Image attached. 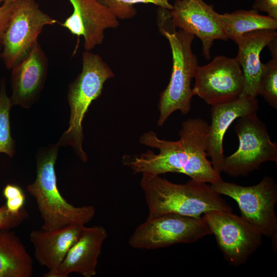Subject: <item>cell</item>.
Returning a JSON list of instances; mask_svg holds the SVG:
<instances>
[{
  "mask_svg": "<svg viewBox=\"0 0 277 277\" xmlns=\"http://www.w3.org/2000/svg\"><path fill=\"white\" fill-rule=\"evenodd\" d=\"M209 125L201 118H189L182 124L180 139L169 141L159 138L152 131L140 137L141 144L160 150H151L139 155L125 154L123 164L134 173L158 175L168 172L183 173L191 179L206 183L211 165L207 159V137Z\"/></svg>",
  "mask_w": 277,
  "mask_h": 277,
  "instance_id": "6da1fadb",
  "label": "cell"
},
{
  "mask_svg": "<svg viewBox=\"0 0 277 277\" xmlns=\"http://www.w3.org/2000/svg\"><path fill=\"white\" fill-rule=\"evenodd\" d=\"M140 185L148 217L169 213L199 217L212 210L233 211L230 205L206 183L191 179L178 184L158 175L143 173Z\"/></svg>",
  "mask_w": 277,
  "mask_h": 277,
  "instance_id": "7a4b0ae2",
  "label": "cell"
},
{
  "mask_svg": "<svg viewBox=\"0 0 277 277\" xmlns=\"http://www.w3.org/2000/svg\"><path fill=\"white\" fill-rule=\"evenodd\" d=\"M157 24L169 43L173 62L169 83L160 95L157 125L161 127L174 111L179 110L184 115L190 111L193 96L191 81L198 65L191 48L195 36L180 29L176 31L170 10L159 8Z\"/></svg>",
  "mask_w": 277,
  "mask_h": 277,
  "instance_id": "3957f363",
  "label": "cell"
},
{
  "mask_svg": "<svg viewBox=\"0 0 277 277\" xmlns=\"http://www.w3.org/2000/svg\"><path fill=\"white\" fill-rule=\"evenodd\" d=\"M59 147L56 143L37 151L36 178L27 187L28 192L35 200L43 221L42 229L46 230L73 224L85 225L95 214L93 206L75 207L69 203L61 194L55 170Z\"/></svg>",
  "mask_w": 277,
  "mask_h": 277,
  "instance_id": "277c9868",
  "label": "cell"
},
{
  "mask_svg": "<svg viewBox=\"0 0 277 277\" xmlns=\"http://www.w3.org/2000/svg\"><path fill=\"white\" fill-rule=\"evenodd\" d=\"M113 77V71L100 55L85 51L82 54V71L68 86L69 127L57 144L60 147L71 146L84 163L88 157L82 148L83 121L92 102L102 94L105 83Z\"/></svg>",
  "mask_w": 277,
  "mask_h": 277,
  "instance_id": "5b68a950",
  "label": "cell"
},
{
  "mask_svg": "<svg viewBox=\"0 0 277 277\" xmlns=\"http://www.w3.org/2000/svg\"><path fill=\"white\" fill-rule=\"evenodd\" d=\"M220 195L228 196L238 204L241 216L271 241L277 250V185L275 180L265 176L257 184L243 186L223 180L210 184Z\"/></svg>",
  "mask_w": 277,
  "mask_h": 277,
  "instance_id": "8992f818",
  "label": "cell"
},
{
  "mask_svg": "<svg viewBox=\"0 0 277 277\" xmlns=\"http://www.w3.org/2000/svg\"><path fill=\"white\" fill-rule=\"evenodd\" d=\"M210 234L211 232L203 216L195 217L169 213L148 217L135 229L128 244L133 248L156 249L193 243Z\"/></svg>",
  "mask_w": 277,
  "mask_h": 277,
  "instance_id": "52a82bcc",
  "label": "cell"
},
{
  "mask_svg": "<svg viewBox=\"0 0 277 277\" xmlns=\"http://www.w3.org/2000/svg\"><path fill=\"white\" fill-rule=\"evenodd\" d=\"M234 130L239 145L235 152L225 157L223 172L232 177L246 176L264 162H277V144L271 141L256 113L239 117Z\"/></svg>",
  "mask_w": 277,
  "mask_h": 277,
  "instance_id": "ba28073f",
  "label": "cell"
},
{
  "mask_svg": "<svg viewBox=\"0 0 277 277\" xmlns=\"http://www.w3.org/2000/svg\"><path fill=\"white\" fill-rule=\"evenodd\" d=\"M57 23L35 0L16 2L2 43L1 60L5 67L11 70L38 42L45 26Z\"/></svg>",
  "mask_w": 277,
  "mask_h": 277,
  "instance_id": "9c48e42d",
  "label": "cell"
},
{
  "mask_svg": "<svg viewBox=\"0 0 277 277\" xmlns=\"http://www.w3.org/2000/svg\"><path fill=\"white\" fill-rule=\"evenodd\" d=\"M202 216L225 260L231 266L245 264L262 244L261 232L232 212L212 210Z\"/></svg>",
  "mask_w": 277,
  "mask_h": 277,
  "instance_id": "30bf717a",
  "label": "cell"
},
{
  "mask_svg": "<svg viewBox=\"0 0 277 277\" xmlns=\"http://www.w3.org/2000/svg\"><path fill=\"white\" fill-rule=\"evenodd\" d=\"M194 78L193 96L211 106L238 98L244 88L243 72L236 58L217 56L209 64L197 66Z\"/></svg>",
  "mask_w": 277,
  "mask_h": 277,
  "instance_id": "8fae6325",
  "label": "cell"
},
{
  "mask_svg": "<svg viewBox=\"0 0 277 277\" xmlns=\"http://www.w3.org/2000/svg\"><path fill=\"white\" fill-rule=\"evenodd\" d=\"M170 10L176 27L196 36L202 44L204 57L210 58V50L215 40L226 41L220 14L203 0H175Z\"/></svg>",
  "mask_w": 277,
  "mask_h": 277,
  "instance_id": "7c38bea8",
  "label": "cell"
},
{
  "mask_svg": "<svg viewBox=\"0 0 277 277\" xmlns=\"http://www.w3.org/2000/svg\"><path fill=\"white\" fill-rule=\"evenodd\" d=\"M72 14L61 25L73 35L84 38V48L90 51L102 44L105 30L116 28L118 19L99 0H69Z\"/></svg>",
  "mask_w": 277,
  "mask_h": 277,
  "instance_id": "4fadbf2b",
  "label": "cell"
},
{
  "mask_svg": "<svg viewBox=\"0 0 277 277\" xmlns=\"http://www.w3.org/2000/svg\"><path fill=\"white\" fill-rule=\"evenodd\" d=\"M48 59L38 42L11 69L13 105L28 109L39 99L47 78Z\"/></svg>",
  "mask_w": 277,
  "mask_h": 277,
  "instance_id": "5bb4252c",
  "label": "cell"
},
{
  "mask_svg": "<svg viewBox=\"0 0 277 277\" xmlns=\"http://www.w3.org/2000/svg\"><path fill=\"white\" fill-rule=\"evenodd\" d=\"M259 108L256 98L241 95L238 98L212 106L211 123L208 127L207 153L213 169L219 174L223 172L225 156L223 138L227 129L240 117L256 113Z\"/></svg>",
  "mask_w": 277,
  "mask_h": 277,
  "instance_id": "9a60e30c",
  "label": "cell"
},
{
  "mask_svg": "<svg viewBox=\"0 0 277 277\" xmlns=\"http://www.w3.org/2000/svg\"><path fill=\"white\" fill-rule=\"evenodd\" d=\"M85 225L73 224L53 230H34L30 234L34 255L48 272L44 277H54L67 252L80 238Z\"/></svg>",
  "mask_w": 277,
  "mask_h": 277,
  "instance_id": "2e32d148",
  "label": "cell"
},
{
  "mask_svg": "<svg viewBox=\"0 0 277 277\" xmlns=\"http://www.w3.org/2000/svg\"><path fill=\"white\" fill-rule=\"evenodd\" d=\"M107 235L106 229L102 226H84L54 277H68L71 273H77L84 277L95 276L98 258Z\"/></svg>",
  "mask_w": 277,
  "mask_h": 277,
  "instance_id": "e0dca14e",
  "label": "cell"
},
{
  "mask_svg": "<svg viewBox=\"0 0 277 277\" xmlns=\"http://www.w3.org/2000/svg\"><path fill=\"white\" fill-rule=\"evenodd\" d=\"M277 37L276 30L262 29L245 33L235 43L238 46L235 57L243 72L244 85L242 95L256 98L263 64L260 53Z\"/></svg>",
  "mask_w": 277,
  "mask_h": 277,
  "instance_id": "ac0fdd59",
  "label": "cell"
},
{
  "mask_svg": "<svg viewBox=\"0 0 277 277\" xmlns=\"http://www.w3.org/2000/svg\"><path fill=\"white\" fill-rule=\"evenodd\" d=\"M33 260L19 238L10 230H0V277H30Z\"/></svg>",
  "mask_w": 277,
  "mask_h": 277,
  "instance_id": "d6986e66",
  "label": "cell"
},
{
  "mask_svg": "<svg viewBox=\"0 0 277 277\" xmlns=\"http://www.w3.org/2000/svg\"><path fill=\"white\" fill-rule=\"evenodd\" d=\"M224 31L234 42L243 34L262 30H276L277 21L268 15H260L256 10H237L220 14Z\"/></svg>",
  "mask_w": 277,
  "mask_h": 277,
  "instance_id": "ffe728a7",
  "label": "cell"
},
{
  "mask_svg": "<svg viewBox=\"0 0 277 277\" xmlns=\"http://www.w3.org/2000/svg\"><path fill=\"white\" fill-rule=\"evenodd\" d=\"M13 104L7 92L6 81L0 80V153L12 158L15 154V142L11 133L10 112Z\"/></svg>",
  "mask_w": 277,
  "mask_h": 277,
  "instance_id": "44dd1931",
  "label": "cell"
},
{
  "mask_svg": "<svg viewBox=\"0 0 277 277\" xmlns=\"http://www.w3.org/2000/svg\"><path fill=\"white\" fill-rule=\"evenodd\" d=\"M258 95L262 96L271 107L277 109V57H272L263 64Z\"/></svg>",
  "mask_w": 277,
  "mask_h": 277,
  "instance_id": "7402d4cb",
  "label": "cell"
},
{
  "mask_svg": "<svg viewBox=\"0 0 277 277\" xmlns=\"http://www.w3.org/2000/svg\"><path fill=\"white\" fill-rule=\"evenodd\" d=\"M110 12L120 19H130L136 14L134 5L137 4H152L170 10L172 5L170 0H99Z\"/></svg>",
  "mask_w": 277,
  "mask_h": 277,
  "instance_id": "603a6c76",
  "label": "cell"
},
{
  "mask_svg": "<svg viewBox=\"0 0 277 277\" xmlns=\"http://www.w3.org/2000/svg\"><path fill=\"white\" fill-rule=\"evenodd\" d=\"M28 216V213L24 207L17 213H12L8 211L5 204L0 206V230L15 228Z\"/></svg>",
  "mask_w": 277,
  "mask_h": 277,
  "instance_id": "cb8c5ba5",
  "label": "cell"
},
{
  "mask_svg": "<svg viewBox=\"0 0 277 277\" xmlns=\"http://www.w3.org/2000/svg\"><path fill=\"white\" fill-rule=\"evenodd\" d=\"M16 2H5L0 6V44L9 25Z\"/></svg>",
  "mask_w": 277,
  "mask_h": 277,
  "instance_id": "d4e9b609",
  "label": "cell"
},
{
  "mask_svg": "<svg viewBox=\"0 0 277 277\" xmlns=\"http://www.w3.org/2000/svg\"><path fill=\"white\" fill-rule=\"evenodd\" d=\"M252 8L266 12L269 16L277 21V0H254Z\"/></svg>",
  "mask_w": 277,
  "mask_h": 277,
  "instance_id": "484cf974",
  "label": "cell"
},
{
  "mask_svg": "<svg viewBox=\"0 0 277 277\" xmlns=\"http://www.w3.org/2000/svg\"><path fill=\"white\" fill-rule=\"evenodd\" d=\"M26 200L25 194L6 200V205L7 209L12 213H17L24 207Z\"/></svg>",
  "mask_w": 277,
  "mask_h": 277,
  "instance_id": "4316f807",
  "label": "cell"
},
{
  "mask_svg": "<svg viewBox=\"0 0 277 277\" xmlns=\"http://www.w3.org/2000/svg\"><path fill=\"white\" fill-rule=\"evenodd\" d=\"M3 194L5 198L7 200L23 195L24 193L21 187L15 184H8L4 187Z\"/></svg>",
  "mask_w": 277,
  "mask_h": 277,
  "instance_id": "83f0119b",
  "label": "cell"
},
{
  "mask_svg": "<svg viewBox=\"0 0 277 277\" xmlns=\"http://www.w3.org/2000/svg\"><path fill=\"white\" fill-rule=\"evenodd\" d=\"M267 46L270 51L272 57H277V37L272 41Z\"/></svg>",
  "mask_w": 277,
  "mask_h": 277,
  "instance_id": "f1b7e54d",
  "label": "cell"
},
{
  "mask_svg": "<svg viewBox=\"0 0 277 277\" xmlns=\"http://www.w3.org/2000/svg\"><path fill=\"white\" fill-rule=\"evenodd\" d=\"M19 1L20 0H0V4L2 3L3 4V3L5 2H16Z\"/></svg>",
  "mask_w": 277,
  "mask_h": 277,
  "instance_id": "f546056e",
  "label": "cell"
},
{
  "mask_svg": "<svg viewBox=\"0 0 277 277\" xmlns=\"http://www.w3.org/2000/svg\"><path fill=\"white\" fill-rule=\"evenodd\" d=\"M1 51H2V45L0 44V60H1Z\"/></svg>",
  "mask_w": 277,
  "mask_h": 277,
  "instance_id": "4dcf8cb0",
  "label": "cell"
}]
</instances>
